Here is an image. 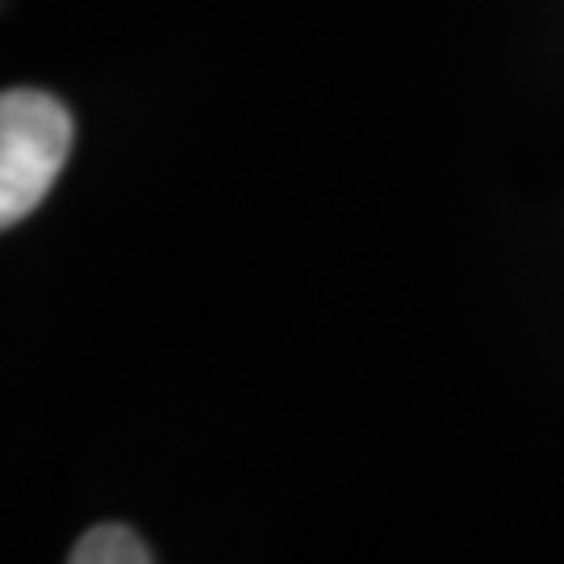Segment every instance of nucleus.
<instances>
[{
	"label": "nucleus",
	"mask_w": 564,
	"mask_h": 564,
	"mask_svg": "<svg viewBox=\"0 0 564 564\" xmlns=\"http://www.w3.org/2000/svg\"><path fill=\"white\" fill-rule=\"evenodd\" d=\"M72 113L39 88L0 97V223L18 226L59 181L72 151Z\"/></svg>",
	"instance_id": "obj_1"
},
{
	"label": "nucleus",
	"mask_w": 564,
	"mask_h": 564,
	"mask_svg": "<svg viewBox=\"0 0 564 564\" xmlns=\"http://www.w3.org/2000/svg\"><path fill=\"white\" fill-rule=\"evenodd\" d=\"M67 564H151V552L130 527L105 523L80 535V544L72 547Z\"/></svg>",
	"instance_id": "obj_2"
}]
</instances>
